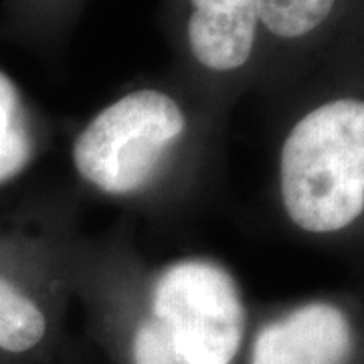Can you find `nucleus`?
Masks as SVG:
<instances>
[{"label": "nucleus", "mask_w": 364, "mask_h": 364, "mask_svg": "<svg viewBox=\"0 0 364 364\" xmlns=\"http://www.w3.org/2000/svg\"><path fill=\"white\" fill-rule=\"evenodd\" d=\"M196 100L203 97L178 75L117 93L73 136L71 166L79 181L117 200L148 195L188 140Z\"/></svg>", "instance_id": "f257e3e1"}, {"label": "nucleus", "mask_w": 364, "mask_h": 364, "mask_svg": "<svg viewBox=\"0 0 364 364\" xmlns=\"http://www.w3.org/2000/svg\"><path fill=\"white\" fill-rule=\"evenodd\" d=\"M279 198L312 235L340 233L364 215V100L334 97L306 112L279 148Z\"/></svg>", "instance_id": "f03ea898"}, {"label": "nucleus", "mask_w": 364, "mask_h": 364, "mask_svg": "<svg viewBox=\"0 0 364 364\" xmlns=\"http://www.w3.org/2000/svg\"><path fill=\"white\" fill-rule=\"evenodd\" d=\"M142 304L184 363L235 364L245 350V298L219 261L181 257L162 265Z\"/></svg>", "instance_id": "7ed1b4c3"}, {"label": "nucleus", "mask_w": 364, "mask_h": 364, "mask_svg": "<svg viewBox=\"0 0 364 364\" xmlns=\"http://www.w3.org/2000/svg\"><path fill=\"white\" fill-rule=\"evenodd\" d=\"M176 75L205 100H227L263 49L257 0H164Z\"/></svg>", "instance_id": "20e7f679"}, {"label": "nucleus", "mask_w": 364, "mask_h": 364, "mask_svg": "<svg viewBox=\"0 0 364 364\" xmlns=\"http://www.w3.org/2000/svg\"><path fill=\"white\" fill-rule=\"evenodd\" d=\"M25 245L0 223V363H33L51 350L57 334L53 301Z\"/></svg>", "instance_id": "39448f33"}, {"label": "nucleus", "mask_w": 364, "mask_h": 364, "mask_svg": "<svg viewBox=\"0 0 364 364\" xmlns=\"http://www.w3.org/2000/svg\"><path fill=\"white\" fill-rule=\"evenodd\" d=\"M354 352L356 332L348 314L318 299L261 324L245 364H350Z\"/></svg>", "instance_id": "423d86ee"}, {"label": "nucleus", "mask_w": 364, "mask_h": 364, "mask_svg": "<svg viewBox=\"0 0 364 364\" xmlns=\"http://www.w3.org/2000/svg\"><path fill=\"white\" fill-rule=\"evenodd\" d=\"M39 154V126L16 79L0 65V188L18 181Z\"/></svg>", "instance_id": "0eeeda50"}, {"label": "nucleus", "mask_w": 364, "mask_h": 364, "mask_svg": "<svg viewBox=\"0 0 364 364\" xmlns=\"http://www.w3.org/2000/svg\"><path fill=\"white\" fill-rule=\"evenodd\" d=\"M85 0H4L0 37L53 51L73 28Z\"/></svg>", "instance_id": "6e6552de"}, {"label": "nucleus", "mask_w": 364, "mask_h": 364, "mask_svg": "<svg viewBox=\"0 0 364 364\" xmlns=\"http://www.w3.org/2000/svg\"><path fill=\"white\" fill-rule=\"evenodd\" d=\"M338 0H257L265 39L298 43L312 37L330 21Z\"/></svg>", "instance_id": "1a4fd4ad"}, {"label": "nucleus", "mask_w": 364, "mask_h": 364, "mask_svg": "<svg viewBox=\"0 0 364 364\" xmlns=\"http://www.w3.org/2000/svg\"><path fill=\"white\" fill-rule=\"evenodd\" d=\"M117 356L122 364H188L172 348L170 340L146 312L142 299L119 320Z\"/></svg>", "instance_id": "9d476101"}]
</instances>
